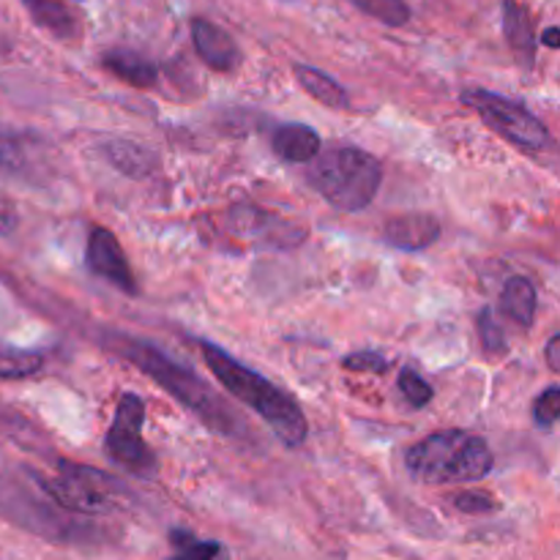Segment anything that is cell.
<instances>
[{
    "label": "cell",
    "mask_w": 560,
    "mask_h": 560,
    "mask_svg": "<svg viewBox=\"0 0 560 560\" xmlns=\"http://www.w3.org/2000/svg\"><path fill=\"white\" fill-rule=\"evenodd\" d=\"M463 102L468 107H474L479 113V118L490 126L495 135H501L503 140L517 145L525 153H541L550 148L552 137L547 131V126L536 118L534 113L523 107V104L512 102V98L501 96V93L492 91H465Z\"/></svg>",
    "instance_id": "obj_6"
},
{
    "label": "cell",
    "mask_w": 560,
    "mask_h": 560,
    "mask_svg": "<svg viewBox=\"0 0 560 560\" xmlns=\"http://www.w3.org/2000/svg\"><path fill=\"white\" fill-rule=\"evenodd\" d=\"M295 80H299V85L304 88L312 98H317V102L326 104V107L345 109L350 104L345 88L339 85L334 77H328L326 71L315 69V66H295Z\"/></svg>",
    "instance_id": "obj_17"
},
{
    "label": "cell",
    "mask_w": 560,
    "mask_h": 560,
    "mask_svg": "<svg viewBox=\"0 0 560 560\" xmlns=\"http://www.w3.org/2000/svg\"><path fill=\"white\" fill-rule=\"evenodd\" d=\"M342 366L353 372H375V375H381V372H386L388 359L377 353V350H359V353L345 355Z\"/></svg>",
    "instance_id": "obj_26"
},
{
    "label": "cell",
    "mask_w": 560,
    "mask_h": 560,
    "mask_svg": "<svg viewBox=\"0 0 560 560\" xmlns=\"http://www.w3.org/2000/svg\"><path fill=\"white\" fill-rule=\"evenodd\" d=\"M42 142L31 135H14L3 131L0 135V167L20 178H36V170L42 164Z\"/></svg>",
    "instance_id": "obj_12"
},
{
    "label": "cell",
    "mask_w": 560,
    "mask_h": 560,
    "mask_svg": "<svg viewBox=\"0 0 560 560\" xmlns=\"http://www.w3.org/2000/svg\"><path fill=\"white\" fill-rule=\"evenodd\" d=\"M503 310L517 326L530 328L536 320V288L525 277L509 279L503 288Z\"/></svg>",
    "instance_id": "obj_19"
},
{
    "label": "cell",
    "mask_w": 560,
    "mask_h": 560,
    "mask_svg": "<svg viewBox=\"0 0 560 560\" xmlns=\"http://www.w3.org/2000/svg\"><path fill=\"white\" fill-rule=\"evenodd\" d=\"M503 27H506V38L509 44H512L514 55H517L525 66L534 63L536 33L528 9H525L523 3H517V0H506V3H503Z\"/></svg>",
    "instance_id": "obj_15"
},
{
    "label": "cell",
    "mask_w": 560,
    "mask_h": 560,
    "mask_svg": "<svg viewBox=\"0 0 560 560\" xmlns=\"http://www.w3.org/2000/svg\"><path fill=\"white\" fill-rule=\"evenodd\" d=\"M202 359H206L213 377H217L238 402H244L246 408L255 410V413L271 427V432L284 443V446L295 448L306 441V432H310L306 416L301 413L299 402H295L288 392L277 388L271 381L257 375L255 370L244 366L238 359H233V355L224 353L222 348H217V345L211 342H202Z\"/></svg>",
    "instance_id": "obj_1"
},
{
    "label": "cell",
    "mask_w": 560,
    "mask_h": 560,
    "mask_svg": "<svg viewBox=\"0 0 560 560\" xmlns=\"http://www.w3.org/2000/svg\"><path fill=\"white\" fill-rule=\"evenodd\" d=\"M44 366V355L36 350L3 348L0 345V381H22V377L36 375Z\"/></svg>",
    "instance_id": "obj_20"
},
{
    "label": "cell",
    "mask_w": 560,
    "mask_h": 560,
    "mask_svg": "<svg viewBox=\"0 0 560 560\" xmlns=\"http://www.w3.org/2000/svg\"><path fill=\"white\" fill-rule=\"evenodd\" d=\"M191 38H195V49L206 66H211L213 71H230L238 66L241 52L235 47L233 36L228 31H222L219 25L208 20H191Z\"/></svg>",
    "instance_id": "obj_11"
},
{
    "label": "cell",
    "mask_w": 560,
    "mask_h": 560,
    "mask_svg": "<svg viewBox=\"0 0 560 560\" xmlns=\"http://www.w3.org/2000/svg\"><path fill=\"white\" fill-rule=\"evenodd\" d=\"M38 485L66 512L98 517L118 506L115 503V495L120 492L118 481L88 465L58 463L55 476H38Z\"/></svg>",
    "instance_id": "obj_5"
},
{
    "label": "cell",
    "mask_w": 560,
    "mask_h": 560,
    "mask_svg": "<svg viewBox=\"0 0 560 560\" xmlns=\"http://www.w3.org/2000/svg\"><path fill=\"white\" fill-rule=\"evenodd\" d=\"M545 44H547V47L558 49V44H560V33H558V27H547V33H545Z\"/></svg>",
    "instance_id": "obj_30"
},
{
    "label": "cell",
    "mask_w": 560,
    "mask_h": 560,
    "mask_svg": "<svg viewBox=\"0 0 560 560\" xmlns=\"http://www.w3.org/2000/svg\"><path fill=\"white\" fill-rule=\"evenodd\" d=\"M118 350L124 359H129L131 364L140 366V372H145V375L153 377L159 386L167 388L178 402H184L186 408L195 410L206 424H211L213 430L224 432V435H233L235 432L233 413H230L228 405H224L222 399H219L206 383H202V377H197L195 372L186 370V366L175 364L170 355H164L162 350L142 342V339L118 337Z\"/></svg>",
    "instance_id": "obj_4"
},
{
    "label": "cell",
    "mask_w": 560,
    "mask_h": 560,
    "mask_svg": "<svg viewBox=\"0 0 560 560\" xmlns=\"http://www.w3.org/2000/svg\"><path fill=\"white\" fill-rule=\"evenodd\" d=\"M230 235L241 241H252L255 246H271V249H288L304 241V230L257 206H235L228 213Z\"/></svg>",
    "instance_id": "obj_8"
},
{
    "label": "cell",
    "mask_w": 560,
    "mask_h": 560,
    "mask_svg": "<svg viewBox=\"0 0 560 560\" xmlns=\"http://www.w3.org/2000/svg\"><path fill=\"white\" fill-rule=\"evenodd\" d=\"M492 448L476 432L443 430L405 454L410 476L424 485H474L492 470Z\"/></svg>",
    "instance_id": "obj_2"
},
{
    "label": "cell",
    "mask_w": 560,
    "mask_h": 560,
    "mask_svg": "<svg viewBox=\"0 0 560 560\" xmlns=\"http://www.w3.org/2000/svg\"><path fill=\"white\" fill-rule=\"evenodd\" d=\"M142 424H145V402L137 394H124L115 408L113 427H109L104 446L113 463L140 479H153L159 470L156 457L142 443Z\"/></svg>",
    "instance_id": "obj_7"
},
{
    "label": "cell",
    "mask_w": 560,
    "mask_h": 560,
    "mask_svg": "<svg viewBox=\"0 0 560 560\" xmlns=\"http://www.w3.org/2000/svg\"><path fill=\"white\" fill-rule=\"evenodd\" d=\"M361 11H366L375 20L386 22V25L399 27L410 20V9L405 0H353Z\"/></svg>",
    "instance_id": "obj_22"
},
{
    "label": "cell",
    "mask_w": 560,
    "mask_h": 560,
    "mask_svg": "<svg viewBox=\"0 0 560 560\" xmlns=\"http://www.w3.org/2000/svg\"><path fill=\"white\" fill-rule=\"evenodd\" d=\"M547 364L552 372H560V337H552L547 345Z\"/></svg>",
    "instance_id": "obj_29"
},
{
    "label": "cell",
    "mask_w": 560,
    "mask_h": 560,
    "mask_svg": "<svg viewBox=\"0 0 560 560\" xmlns=\"http://www.w3.org/2000/svg\"><path fill=\"white\" fill-rule=\"evenodd\" d=\"M441 238V222L432 213H399L383 224V241L394 249L419 252Z\"/></svg>",
    "instance_id": "obj_10"
},
{
    "label": "cell",
    "mask_w": 560,
    "mask_h": 560,
    "mask_svg": "<svg viewBox=\"0 0 560 560\" xmlns=\"http://www.w3.org/2000/svg\"><path fill=\"white\" fill-rule=\"evenodd\" d=\"M306 180L337 211H364L383 184V167L372 153L353 145H331L317 151Z\"/></svg>",
    "instance_id": "obj_3"
},
{
    "label": "cell",
    "mask_w": 560,
    "mask_h": 560,
    "mask_svg": "<svg viewBox=\"0 0 560 560\" xmlns=\"http://www.w3.org/2000/svg\"><path fill=\"white\" fill-rule=\"evenodd\" d=\"M560 416V386H550L534 402V421L541 430H550Z\"/></svg>",
    "instance_id": "obj_24"
},
{
    "label": "cell",
    "mask_w": 560,
    "mask_h": 560,
    "mask_svg": "<svg viewBox=\"0 0 560 560\" xmlns=\"http://www.w3.org/2000/svg\"><path fill=\"white\" fill-rule=\"evenodd\" d=\"M399 392H402V397L408 399L413 408H424V405H430L432 397H435L430 383H427L419 372L408 370V366L399 372Z\"/></svg>",
    "instance_id": "obj_23"
},
{
    "label": "cell",
    "mask_w": 560,
    "mask_h": 560,
    "mask_svg": "<svg viewBox=\"0 0 560 560\" xmlns=\"http://www.w3.org/2000/svg\"><path fill=\"white\" fill-rule=\"evenodd\" d=\"M479 334H481V342H485V348L490 350V353H506V337H503L492 310L479 312Z\"/></svg>",
    "instance_id": "obj_25"
},
{
    "label": "cell",
    "mask_w": 560,
    "mask_h": 560,
    "mask_svg": "<svg viewBox=\"0 0 560 560\" xmlns=\"http://www.w3.org/2000/svg\"><path fill=\"white\" fill-rule=\"evenodd\" d=\"M271 145L277 151L279 159L293 164H304L312 162L320 151V137H317L315 129L304 124H282L273 129Z\"/></svg>",
    "instance_id": "obj_13"
},
{
    "label": "cell",
    "mask_w": 560,
    "mask_h": 560,
    "mask_svg": "<svg viewBox=\"0 0 560 560\" xmlns=\"http://www.w3.org/2000/svg\"><path fill=\"white\" fill-rule=\"evenodd\" d=\"M104 156L109 159V164H113L115 170L131 175V178H145V175H151V170L156 167L153 153L148 151V148L137 145V142H129V140L107 142Z\"/></svg>",
    "instance_id": "obj_18"
},
{
    "label": "cell",
    "mask_w": 560,
    "mask_h": 560,
    "mask_svg": "<svg viewBox=\"0 0 560 560\" xmlns=\"http://www.w3.org/2000/svg\"><path fill=\"white\" fill-rule=\"evenodd\" d=\"M22 3H25L31 20L47 33H52V36L74 38L77 31H80L77 14L63 0H22Z\"/></svg>",
    "instance_id": "obj_16"
},
{
    "label": "cell",
    "mask_w": 560,
    "mask_h": 560,
    "mask_svg": "<svg viewBox=\"0 0 560 560\" xmlns=\"http://www.w3.org/2000/svg\"><path fill=\"white\" fill-rule=\"evenodd\" d=\"M170 541L175 547V556L170 560H217L219 552H222L219 541H200L186 534V530H173Z\"/></svg>",
    "instance_id": "obj_21"
},
{
    "label": "cell",
    "mask_w": 560,
    "mask_h": 560,
    "mask_svg": "<svg viewBox=\"0 0 560 560\" xmlns=\"http://www.w3.org/2000/svg\"><path fill=\"white\" fill-rule=\"evenodd\" d=\"M88 266H91L96 277L107 279L109 284H115L124 293L137 295L135 273H131L129 260H126L113 230L93 228L91 238H88Z\"/></svg>",
    "instance_id": "obj_9"
},
{
    "label": "cell",
    "mask_w": 560,
    "mask_h": 560,
    "mask_svg": "<svg viewBox=\"0 0 560 560\" xmlns=\"http://www.w3.org/2000/svg\"><path fill=\"white\" fill-rule=\"evenodd\" d=\"M452 503L463 514H490L498 509V503L481 492H457V495H452Z\"/></svg>",
    "instance_id": "obj_27"
},
{
    "label": "cell",
    "mask_w": 560,
    "mask_h": 560,
    "mask_svg": "<svg viewBox=\"0 0 560 560\" xmlns=\"http://www.w3.org/2000/svg\"><path fill=\"white\" fill-rule=\"evenodd\" d=\"M102 66L135 88H153L159 80L156 63L145 55L135 52V49H109L102 58Z\"/></svg>",
    "instance_id": "obj_14"
},
{
    "label": "cell",
    "mask_w": 560,
    "mask_h": 560,
    "mask_svg": "<svg viewBox=\"0 0 560 560\" xmlns=\"http://www.w3.org/2000/svg\"><path fill=\"white\" fill-rule=\"evenodd\" d=\"M14 228H16V208H14V202L5 200V197H0V235L14 233Z\"/></svg>",
    "instance_id": "obj_28"
}]
</instances>
